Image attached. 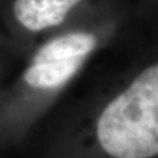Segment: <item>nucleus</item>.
Masks as SVG:
<instances>
[{"instance_id":"f257e3e1","label":"nucleus","mask_w":158,"mask_h":158,"mask_svg":"<svg viewBox=\"0 0 158 158\" xmlns=\"http://www.w3.org/2000/svg\"><path fill=\"white\" fill-rule=\"evenodd\" d=\"M33 131L23 158H158V45L131 46Z\"/></svg>"},{"instance_id":"7ed1b4c3","label":"nucleus","mask_w":158,"mask_h":158,"mask_svg":"<svg viewBox=\"0 0 158 158\" xmlns=\"http://www.w3.org/2000/svg\"><path fill=\"white\" fill-rule=\"evenodd\" d=\"M128 10L129 0H12L11 4L13 20L32 41L85 23L128 18Z\"/></svg>"},{"instance_id":"f03ea898","label":"nucleus","mask_w":158,"mask_h":158,"mask_svg":"<svg viewBox=\"0 0 158 158\" xmlns=\"http://www.w3.org/2000/svg\"><path fill=\"white\" fill-rule=\"evenodd\" d=\"M125 21L108 19L64 29L31 51L17 82L0 94V158L20 155L36 127L91 60L110 47Z\"/></svg>"},{"instance_id":"39448f33","label":"nucleus","mask_w":158,"mask_h":158,"mask_svg":"<svg viewBox=\"0 0 158 158\" xmlns=\"http://www.w3.org/2000/svg\"><path fill=\"white\" fill-rule=\"evenodd\" d=\"M0 76H1V66H0Z\"/></svg>"},{"instance_id":"20e7f679","label":"nucleus","mask_w":158,"mask_h":158,"mask_svg":"<svg viewBox=\"0 0 158 158\" xmlns=\"http://www.w3.org/2000/svg\"><path fill=\"white\" fill-rule=\"evenodd\" d=\"M148 1H153V0H142V4H143V5H147Z\"/></svg>"}]
</instances>
